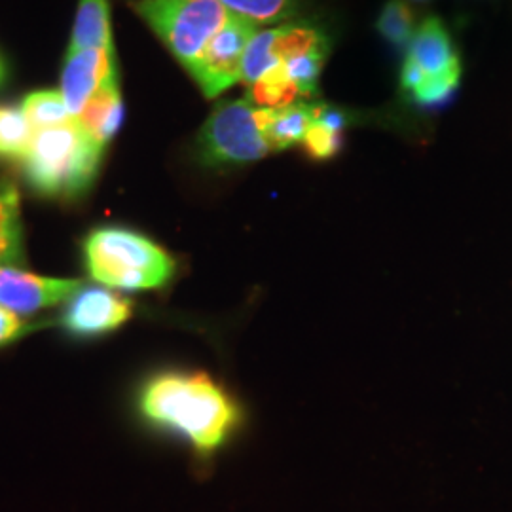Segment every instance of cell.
I'll return each instance as SVG.
<instances>
[{
  "label": "cell",
  "mask_w": 512,
  "mask_h": 512,
  "mask_svg": "<svg viewBox=\"0 0 512 512\" xmlns=\"http://www.w3.org/2000/svg\"><path fill=\"white\" fill-rule=\"evenodd\" d=\"M139 410L145 420L181 437L202 458L217 454L243 421L238 401L219 382L190 370L154 374L139 393Z\"/></svg>",
  "instance_id": "obj_1"
},
{
  "label": "cell",
  "mask_w": 512,
  "mask_h": 512,
  "mask_svg": "<svg viewBox=\"0 0 512 512\" xmlns=\"http://www.w3.org/2000/svg\"><path fill=\"white\" fill-rule=\"evenodd\" d=\"M93 281L116 291H160L177 272L175 258L154 239L122 226H103L82 245Z\"/></svg>",
  "instance_id": "obj_2"
},
{
  "label": "cell",
  "mask_w": 512,
  "mask_h": 512,
  "mask_svg": "<svg viewBox=\"0 0 512 512\" xmlns=\"http://www.w3.org/2000/svg\"><path fill=\"white\" fill-rule=\"evenodd\" d=\"M105 148L73 120L65 126L40 129L21 160L23 175L40 196L76 200L95 183Z\"/></svg>",
  "instance_id": "obj_3"
},
{
  "label": "cell",
  "mask_w": 512,
  "mask_h": 512,
  "mask_svg": "<svg viewBox=\"0 0 512 512\" xmlns=\"http://www.w3.org/2000/svg\"><path fill=\"white\" fill-rule=\"evenodd\" d=\"M272 116L274 110L256 109L247 99L220 103L198 133V162L211 169H230L264 160L272 154L266 141Z\"/></svg>",
  "instance_id": "obj_4"
},
{
  "label": "cell",
  "mask_w": 512,
  "mask_h": 512,
  "mask_svg": "<svg viewBox=\"0 0 512 512\" xmlns=\"http://www.w3.org/2000/svg\"><path fill=\"white\" fill-rule=\"evenodd\" d=\"M133 10L188 73L234 16L220 0H135Z\"/></svg>",
  "instance_id": "obj_5"
},
{
  "label": "cell",
  "mask_w": 512,
  "mask_h": 512,
  "mask_svg": "<svg viewBox=\"0 0 512 512\" xmlns=\"http://www.w3.org/2000/svg\"><path fill=\"white\" fill-rule=\"evenodd\" d=\"M255 33L256 25L251 21L232 16L205 46L188 74L196 80L207 99L219 97L241 80L243 55Z\"/></svg>",
  "instance_id": "obj_6"
},
{
  "label": "cell",
  "mask_w": 512,
  "mask_h": 512,
  "mask_svg": "<svg viewBox=\"0 0 512 512\" xmlns=\"http://www.w3.org/2000/svg\"><path fill=\"white\" fill-rule=\"evenodd\" d=\"M120 82L116 48H69L61 69V93L74 120L99 92Z\"/></svg>",
  "instance_id": "obj_7"
},
{
  "label": "cell",
  "mask_w": 512,
  "mask_h": 512,
  "mask_svg": "<svg viewBox=\"0 0 512 512\" xmlns=\"http://www.w3.org/2000/svg\"><path fill=\"white\" fill-rule=\"evenodd\" d=\"M82 287L80 279L44 277L21 266H0V308L19 317L69 302Z\"/></svg>",
  "instance_id": "obj_8"
},
{
  "label": "cell",
  "mask_w": 512,
  "mask_h": 512,
  "mask_svg": "<svg viewBox=\"0 0 512 512\" xmlns=\"http://www.w3.org/2000/svg\"><path fill=\"white\" fill-rule=\"evenodd\" d=\"M131 315L133 304L128 298H122L110 289L82 287L69 300L61 325L78 336H97L120 329L128 323Z\"/></svg>",
  "instance_id": "obj_9"
},
{
  "label": "cell",
  "mask_w": 512,
  "mask_h": 512,
  "mask_svg": "<svg viewBox=\"0 0 512 512\" xmlns=\"http://www.w3.org/2000/svg\"><path fill=\"white\" fill-rule=\"evenodd\" d=\"M408 55L420 65L427 76L444 73L461 65L452 37L439 18L421 21L408 46Z\"/></svg>",
  "instance_id": "obj_10"
},
{
  "label": "cell",
  "mask_w": 512,
  "mask_h": 512,
  "mask_svg": "<svg viewBox=\"0 0 512 512\" xmlns=\"http://www.w3.org/2000/svg\"><path fill=\"white\" fill-rule=\"evenodd\" d=\"M99 147L107 148L124 122V99L120 82L110 84L103 92L97 93L86 109L76 118Z\"/></svg>",
  "instance_id": "obj_11"
},
{
  "label": "cell",
  "mask_w": 512,
  "mask_h": 512,
  "mask_svg": "<svg viewBox=\"0 0 512 512\" xmlns=\"http://www.w3.org/2000/svg\"><path fill=\"white\" fill-rule=\"evenodd\" d=\"M23 222L18 186L0 179V266H23Z\"/></svg>",
  "instance_id": "obj_12"
},
{
  "label": "cell",
  "mask_w": 512,
  "mask_h": 512,
  "mask_svg": "<svg viewBox=\"0 0 512 512\" xmlns=\"http://www.w3.org/2000/svg\"><path fill=\"white\" fill-rule=\"evenodd\" d=\"M69 48H114L110 0H78Z\"/></svg>",
  "instance_id": "obj_13"
},
{
  "label": "cell",
  "mask_w": 512,
  "mask_h": 512,
  "mask_svg": "<svg viewBox=\"0 0 512 512\" xmlns=\"http://www.w3.org/2000/svg\"><path fill=\"white\" fill-rule=\"evenodd\" d=\"M304 99V93L287 73L285 65L279 63L268 73L262 74L247 90V101L256 109L281 110L296 105Z\"/></svg>",
  "instance_id": "obj_14"
},
{
  "label": "cell",
  "mask_w": 512,
  "mask_h": 512,
  "mask_svg": "<svg viewBox=\"0 0 512 512\" xmlns=\"http://www.w3.org/2000/svg\"><path fill=\"white\" fill-rule=\"evenodd\" d=\"M317 105L296 103L287 109L274 110L272 122L266 129V141L272 152H283L302 143L311 124L315 122Z\"/></svg>",
  "instance_id": "obj_15"
},
{
  "label": "cell",
  "mask_w": 512,
  "mask_h": 512,
  "mask_svg": "<svg viewBox=\"0 0 512 512\" xmlns=\"http://www.w3.org/2000/svg\"><path fill=\"white\" fill-rule=\"evenodd\" d=\"M272 52L279 63H287L296 57L329 52V40L321 29L308 23H296L275 29Z\"/></svg>",
  "instance_id": "obj_16"
},
{
  "label": "cell",
  "mask_w": 512,
  "mask_h": 512,
  "mask_svg": "<svg viewBox=\"0 0 512 512\" xmlns=\"http://www.w3.org/2000/svg\"><path fill=\"white\" fill-rule=\"evenodd\" d=\"M21 110L25 112L35 131L65 126L74 120L61 90L27 93L21 101Z\"/></svg>",
  "instance_id": "obj_17"
},
{
  "label": "cell",
  "mask_w": 512,
  "mask_h": 512,
  "mask_svg": "<svg viewBox=\"0 0 512 512\" xmlns=\"http://www.w3.org/2000/svg\"><path fill=\"white\" fill-rule=\"evenodd\" d=\"M35 133L21 107L0 105V160L21 162Z\"/></svg>",
  "instance_id": "obj_18"
},
{
  "label": "cell",
  "mask_w": 512,
  "mask_h": 512,
  "mask_svg": "<svg viewBox=\"0 0 512 512\" xmlns=\"http://www.w3.org/2000/svg\"><path fill=\"white\" fill-rule=\"evenodd\" d=\"M376 29L385 42L391 44L393 48H408L416 33L414 14L408 2L389 0L378 16Z\"/></svg>",
  "instance_id": "obj_19"
},
{
  "label": "cell",
  "mask_w": 512,
  "mask_h": 512,
  "mask_svg": "<svg viewBox=\"0 0 512 512\" xmlns=\"http://www.w3.org/2000/svg\"><path fill=\"white\" fill-rule=\"evenodd\" d=\"M234 16L253 25H272L291 18L300 0H220Z\"/></svg>",
  "instance_id": "obj_20"
},
{
  "label": "cell",
  "mask_w": 512,
  "mask_h": 512,
  "mask_svg": "<svg viewBox=\"0 0 512 512\" xmlns=\"http://www.w3.org/2000/svg\"><path fill=\"white\" fill-rule=\"evenodd\" d=\"M275 29H264L256 31L255 37L251 38L245 55H243V65H241V80L247 88L255 84L256 80L262 74L268 73L279 65L275 59L272 46H274Z\"/></svg>",
  "instance_id": "obj_21"
},
{
  "label": "cell",
  "mask_w": 512,
  "mask_h": 512,
  "mask_svg": "<svg viewBox=\"0 0 512 512\" xmlns=\"http://www.w3.org/2000/svg\"><path fill=\"white\" fill-rule=\"evenodd\" d=\"M344 141V129L334 128L321 120H315L308 133L304 135L300 147L311 162H329L342 152Z\"/></svg>",
  "instance_id": "obj_22"
},
{
  "label": "cell",
  "mask_w": 512,
  "mask_h": 512,
  "mask_svg": "<svg viewBox=\"0 0 512 512\" xmlns=\"http://www.w3.org/2000/svg\"><path fill=\"white\" fill-rule=\"evenodd\" d=\"M459 80H461V65L452 67L444 73L425 76L420 86L412 93V99L421 107L442 105L458 90Z\"/></svg>",
  "instance_id": "obj_23"
},
{
  "label": "cell",
  "mask_w": 512,
  "mask_h": 512,
  "mask_svg": "<svg viewBox=\"0 0 512 512\" xmlns=\"http://www.w3.org/2000/svg\"><path fill=\"white\" fill-rule=\"evenodd\" d=\"M327 54L329 52H317V54L296 57V59L283 63L287 73L291 74V78H293L294 82L298 84V88L304 93V97H311V95L317 93L319 76H321V71H323Z\"/></svg>",
  "instance_id": "obj_24"
},
{
  "label": "cell",
  "mask_w": 512,
  "mask_h": 512,
  "mask_svg": "<svg viewBox=\"0 0 512 512\" xmlns=\"http://www.w3.org/2000/svg\"><path fill=\"white\" fill-rule=\"evenodd\" d=\"M42 327H46V325L23 323L21 317L16 315L14 311L0 308V346H6V344L18 340L21 336L29 334L31 330L42 329Z\"/></svg>",
  "instance_id": "obj_25"
},
{
  "label": "cell",
  "mask_w": 512,
  "mask_h": 512,
  "mask_svg": "<svg viewBox=\"0 0 512 512\" xmlns=\"http://www.w3.org/2000/svg\"><path fill=\"white\" fill-rule=\"evenodd\" d=\"M425 76H427V74L423 73V69H421L420 65H418L410 55H406L403 67H401V88H403L404 92L412 95L414 90L420 86L421 80H423Z\"/></svg>",
  "instance_id": "obj_26"
},
{
  "label": "cell",
  "mask_w": 512,
  "mask_h": 512,
  "mask_svg": "<svg viewBox=\"0 0 512 512\" xmlns=\"http://www.w3.org/2000/svg\"><path fill=\"white\" fill-rule=\"evenodd\" d=\"M4 80H6V69H4V63H2V59H0V86L4 84Z\"/></svg>",
  "instance_id": "obj_27"
},
{
  "label": "cell",
  "mask_w": 512,
  "mask_h": 512,
  "mask_svg": "<svg viewBox=\"0 0 512 512\" xmlns=\"http://www.w3.org/2000/svg\"><path fill=\"white\" fill-rule=\"evenodd\" d=\"M410 2H416V4H425V2H429V0H410Z\"/></svg>",
  "instance_id": "obj_28"
}]
</instances>
